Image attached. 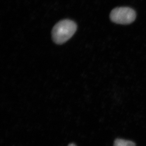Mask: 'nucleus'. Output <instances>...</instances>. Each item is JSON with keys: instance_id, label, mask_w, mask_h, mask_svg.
<instances>
[{"instance_id": "obj_1", "label": "nucleus", "mask_w": 146, "mask_h": 146, "mask_svg": "<svg viewBox=\"0 0 146 146\" xmlns=\"http://www.w3.org/2000/svg\"><path fill=\"white\" fill-rule=\"evenodd\" d=\"M77 26L73 21L64 19L58 22L52 29V40L57 44H62L76 32Z\"/></svg>"}, {"instance_id": "obj_2", "label": "nucleus", "mask_w": 146, "mask_h": 146, "mask_svg": "<svg viewBox=\"0 0 146 146\" xmlns=\"http://www.w3.org/2000/svg\"><path fill=\"white\" fill-rule=\"evenodd\" d=\"M136 18V13L128 7L116 8L112 10L110 13L111 20L119 24L126 25L133 22Z\"/></svg>"}, {"instance_id": "obj_3", "label": "nucleus", "mask_w": 146, "mask_h": 146, "mask_svg": "<svg viewBox=\"0 0 146 146\" xmlns=\"http://www.w3.org/2000/svg\"><path fill=\"white\" fill-rule=\"evenodd\" d=\"M114 146H136V145L131 141L117 139L114 141Z\"/></svg>"}, {"instance_id": "obj_4", "label": "nucleus", "mask_w": 146, "mask_h": 146, "mask_svg": "<svg viewBox=\"0 0 146 146\" xmlns=\"http://www.w3.org/2000/svg\"><path fill=\"white\" fill-rule=\"evenodd\" d=\"M68 146H76V145L74 143H70Z\"/></svg>"}]
</instances>
